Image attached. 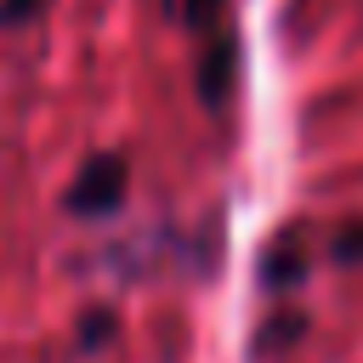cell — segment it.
<instances>
[{
	"mask_svg": "<svg viewBox=\"0 0 363 363\" xmlns=\"http://www.w3.org/2000/svg\"><path fill=\"white\" fill-rule=\"evenodd\" d=\"M45 11V0H0V28H17V23H34Z\"/></svg>",
	"mask_w": 363,
	"mask_h": 363,
	"instance_id": "obj_8",
	"label": "cell"
},
{
	"mask_svg": "<svg viewBox=\"0 0 363 363\" xmlns=\"http://www.w3.org/2000/svg\"><path fill=\"white\" fill-rule=\"evenodd\" d=\"M233 79H238V40H233V23H227V28L199 40V102L204 108H227Z\"/></svg>",
	"mask_w": 363,
	"mask_h": 363,
	"instance_id": "obj_2",
	"label": "cell"
},
{
	"mask_svg": "<svg viewBox=\"0 0 363 363\" xmlns=\"http://www.w3.org/2000/svg\"><path fill=\"white\" fill-rule=\"evenodd\" d=\"M108 335H113V312H108V306H91V312L79 318V352H96Z\"/></svg>",
	"mask_w": 363,
	"mask_h": 363,
	"instance_id": "obj_7",
	"label": "cell"
},
{
	"mask_svg": "<svg viewBox=\"0 0 363 363\" xmlns=\"http://www.w3.org/2000/svg\"><path fill=\"white\" fill-rule=\"evenodd\" d=\"M182 23L204 40V34L227 28V0H182Z\"/></svg>",
	"mask_w": 363,
	"mask_h": 363,
	"instance_id": "obj_5",
	"label": "cell"
},
{
	"mask_svg": "<svg viewBox=\"0 0 363 363\" xmlns=\"http://www.w3.org/2000/svg\"><path fill=\"white\" fill-rule=\"evenodd\" d=\"M306 272H312V238H306V227L295 221V227L272 233V244L261 250V284H267V289H301Z\"/></svg>",
	"mask_w": 363,
	"mask_h": 363,
	"instance_id": "obj_3",
	"label": "cell"
},
{
	"mask_svg": "<svg viewBox=\"0 0 363 363\" xmlns=\"http://www.w3.org/2000/svg\"><path fill=\"white\" fill-rule=\"evenodd\" d=\"M301 335H306V312L284 306V312H272V318L261 323V335H255V357H267V352H284V346H295Z\"/></svg>",
	"mask_w": 363,
	"mask_h": 363,
	"instance_id": "obj_4",
	"label": "cell"
},
{
	"mask_svg": "<svg viewBox=\"0 0 363 363\" xmlns=\"http://www.w3.org/2000/svg\"><path fill=\"white\" fill-rule=\"evenodd\" d=\"M125 187H130V159L113 153V147H102V153H91V159L74 170L62 204H68V216L96 221V216H113V210L125 204Z\"/></svg>",
	"mask_w": 363,
	"mask_h": 363,
	"instance_id": "obj_1",
	"label": "cell"
},
{
	"mask_svg": "<svg viewBox=\"0 0 363 363\" xmlns=\"http://www.w3.org/2000/svg\"><path fill=\"white\" fill-rule=\"evenodd\" d=\"M329 255H335L340 267H363V216H352V221H340V227H335Z\"/></svg>",
	"mask_w": 363,
	"mask_h": 363,
	"instance_id": "obj_6",
	"label": "cell"
}]
</instances>
